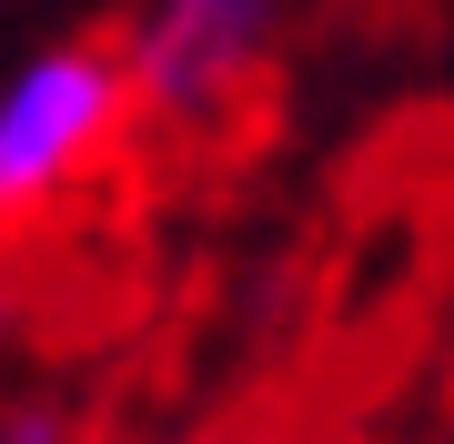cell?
Returning <instances> with one entry per match:
<instances>
[{
    "label": "cell",
    "instance_id": "3",
    "mask_svg": "<svg viewBox=\"0 0 454 444\" xmlns=\"http://www.w3.org/2000/svg\"><path fill=\"white\" fill-rule=\"evenodd\" d=\"M0 323H11V273H0Z\"/></svg>",
    "mask_w": 454,
    "mask_h": 444
},
{
    "label": "cell",
    "instance_id": "2",
    "mask_svg": "<svg viewBox=\"0 0 454 444\" xmlns=\"http://www.w3.org/2000/svg\"><path fill=\"white\" fill-rule=\"evenodd\" d=\"M262 31H273V0H162L152 31L131 41V101L152 112H212L243 71L262 61Z\"/></svg>",
    "mask_w": 454,
    "mask_h": 444
},
{
    "label": "cell",
    "instance_id": "1",
    "mask_svg": "<svg viewBox=\"0 0 454 444\" xmlns=\"http://www.w3.org/2000/svg\"><path fill=\"white\" fill-rule=\"evenodd\" d=\"M121 112H131V71H121V51H91V41L41 51V61L20 71L11 91H0V213H31V202H51L101 142L121 132Z\"/></svg>",
    "mask_w": 454,
    "mask_h": 444
}]
</instances>
